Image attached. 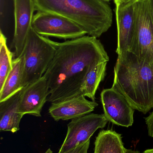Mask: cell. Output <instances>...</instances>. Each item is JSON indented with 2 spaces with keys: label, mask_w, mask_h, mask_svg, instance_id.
Wrapping results in <instances>:
<instances>
[{
  "label": "cell",
  "mask_w": 153,
  "mask_h": 153,
  "mask_svg": "<svg viewBox=\"0 0 153 153\" xmlns=\"http://www.w3.org/2000/svg\"><path fill=\"white\" fill-rule=\"evenodd\" d=\"M112 87L135 110L146 114L153 108V66L129 51L118 55Z\"/></svg>",
  "instance_id": "cell-2"
},
{
  "label": "cell",
  "mask_w": 153,
  "mask_h": 153,
  "mask_svg": "<svg viewBox=\"0 0 153 153\" xmlns=\"http://www.w3.org/2000/svg\"><path fill=\"white\" fill-rule=\"evenodd\" d=\"M116 21L117 27L118 55L129 51L132 44L135 28V4H116Z\"/></svg>",
  "instance_id": "cell-12"
},
{
  "label": "cell",
  "mask_w": 153,
  "mask_h": 153,
  "mask_svg": "<svg viewBox=\"0 0 153 153\" xmlns=\"http://www.w3.org/2000/svg\"><path fill=\"white\" fill-rule=\"evenodd\" d=\"M90 145V140L86 143L78 146L77 147L71 149L69 151L64 152L63 153H87Z\"/></svg>",
  "instance_id": "cell-18"
},
{
  "label": "cell",
  "mask_w": 153,
  "mask_h": 153,
  "mask_svg": "<svg viewBox=\"0 0 153 153\" xmlns=\"http://www.w3.org/2000/svg\"><path fill=\"white\" fill-rule=\"evenodd\" d=\"M104 1H106L108 2H109L110 1H112V0H104Z\"/></svg>",
  "instance_id": "cell-25"
},
{
  "label": "cell",
  "mask_w": 153,
  "mask_h": 153,
  "mask_svg": "<svg viewBox=\"0 0 153 153\" xmlns=\"http://www.w3.org/2000/svg\"><path fill=\"white\" fill-rule=\"evenodd\" d=\"M32 27L43 36L73 39L87 34L85 30L72 21L59 14L37 11L33 16Z\"/></svg>",
  "instance_id": "cell-6"
},
{
  "label": "cell",
  "mask_w": 153,
  "mask_h": 153,
  "mask_svg": "<svg viewBox=\"0 0 153 153\" xmlns=\"http://www.w3.org/2000/svg\"><path fill=\"white\" fill-rule=\"evenodd\" d=\"M14 32L12 45L15 58L22 55L35 11L33 0H13Z\"/></svg>",
  "instance_id": "cell-9"
},
{
  "label": "cell",
  "mask_w": 153,
  "mask_h": 153,
  "mask_svg": "<svg viewBox=\"0 0 153 153\" xmlns=\"http://www.w3.org/2000/svg\"><path fill=\"white\" fill-rule=\"evenodd\" d=\"M122 139L115 131L102 130L96 137L93 153H126Z\"/></svg>",
  "instance_id": "cell-15"
},
{
  "label": "cell",
  "mask_w": 153,
  "mask_h": 153,
  "mask_svg": "<svg viewBox=\"0 0 153 153\" xmlns=\"http://www.w3.org/2000/svg\"><path fill=\"white\" fill-rule=\"evenodd\" d=\"M107 63V62L101 63L89 72L85 76L78 96L83 95L92 101H95L96 92L106 76Z\"/></svg>",
  "instance_id": "cell-16"
},
{
  "label": "cell",
  "mask_w": 153,
  "mask_h": 153,
  "mask_svg": "<svg viewBox=\"0 0 153 153\" xmlns=\"http://www.w3.org/2000/svg\"><path fill=\"white\" fill-rule=\"evenodd\" d=\"M145 122L147 126L148 134L153 138V111L145 118Z\"/></svg>",
  "instance_id": "cell-19"
},
{
  "label": "cell",
  "mask_w": 153,
  "mask_h": 153,
  "mask_svg": "<svg viewBox=\"0 0 153 153\" xmlns=\"http://www.w3.org/2000/svg\"><path fill=\"white\" fill-rule=\"evenodd\" d=\"M150 3V10H151V16L153 25V0H149Z\"/></svg>",
  "instance_id": "cell-21"
},
{
  "label": "cell",
  "mask_w": 153,
  "mask_h": 153,
  "mask_svg": "<svg viewBox=\"0 0 153 153\" xmlns=\"http://www.w3.org/2000/svg\"><path fill=\"white\" fill-rule=\"evenodd\" d=\"M0 90L2 88L7 76L13 68L12 53L7 45V38L2 31H0Z\"/></svg>",
  "instance_id": "cell-17"
},
{
  "label": "cell",
  "mask_w": 153,
  "mask_h": 153,
  "mask_svg": "<svg viewBox=\"0 0 153 153\" xmlns=\"http://www.w3.org/2000/svg\"><path fill=\"white\" fill-rule=\"evenodd\" d=\"M24 66V56L22 55L13 59L12 70L0 90V102L7 100L23 89Z\"/></svg>",
  "instance_id": "cell-14"
},
{
  "label": "cell",
  "mask_w": 153,
  "mask_h": 153,
  "mask_svg": "<svg viewBox=\"0 0 153 153\" xmlns=\"http://www.w3.org/2000/svg\"><path fill=\"white\" fill-rule=\"evenodd\" d=\"M140 0H114L115 4H134Z\"/></svg>",
  "instance_id": "cell-20"
},
{
  "label": "cell",
  "mask_w": 153,
  "mask_h": 153,
  "mask_svg": "<svg viewBox=\"0 0 153 153\" xmlns=\"http://www.w3.org/2000/svg\"><path fill=\"white\" fill-rule=\"evenodd\" d=\"M129 51L153 66V25L149 0L135 3V28Z\"/></svg>",
  "instance_id": "cell-5"
},
{
  "label": "cell",
  "mask_w": 153,
  "mask_h": 153,
  "mask_svg": "<svg viewBox=\"0 0 153 153\" xmlns=\"http://www.w3.org/2000/svg\"><path fill=\"white\" fill-rule=\"evenodd\" d=\"M49 95L47 82L43 76L36 82L24 86L21 90L19 112L23 115L41 117L42 108Z\"/></svg>",
  "instance_id": "cell-10"
},
{
  "label": "cell",
  "mask_w": 153,
  "mask_h": 153,
  "mask_svg": "<svg viewBox=\"0 0 153 153\" xmlns=\"http://www.w3.org/2000/svg\"><path fill=\"white\" fill-rule=\"evenodd\" d=\"M99 105L95 101H90L79 95L62 101L52 102L49 112L55 121L68 120L90 114Z\"/></svg>",
  "instance_id": "cell-11"
},
{
  "label": "cell",
  "mask_w": 153,
  "mask_h": 153,
  "mask_svg": "<svg viewBox=\"0 0 153 153\" xmlns=\"http://www.w3.org/2000/svg\"><path fill=\"white\" fill-rule=\"evenodd\" d=\"M109 57L95 37L84 36L58 43L55 54L44 74L49 88L48 101H62L78 96L85 76Z\"/></svg>",
  "instance_id": "cell-1"
},
{
  "label": "cell",
  "mask_w": 153,
  "mask_h": 153,
  "mask_svg": "<svg viewBox=\"0 0 153 153\" xmlns=\"http://www.w3.org/2000/svg\"><path fill=\"white\" fill-rule=\"evenodd\" d=\"M21 91L7 100L0 102V130L15 133L19 129V124L24 115L19 112Z\"/></svg>",
  "instance_id": "cell-13"
},
{
  "label": "cell",
  "mask_w": 153,
  "mask_h": 153,
  "mask_svg": "<svg viewBox=\"0 0 153 153\" xmlns=\"http://www.w3.org/2000/svg\"><path fill=\"white\" fill-rule=\"evenodd\" d=\"M108 121L104 114L90 113L72 120L67 125V131L59 152L69 151L90 140L99 128L106 126Z\"/></svg>",
  "instance_id": "cell-7"
},
{
  "label": "cell",
  "mask_w": 153,
  "mask_h": 153,
  "mask_svg": "<svg viewBox=\"0 0 153 153\" xmlns=\"http://www.w3.org/2000/svg\"><path fill=\"white\" fill-rule=\"evenodd\" d=\"M58 43L40 36L31 27L22 54L24 62V87L44 76L54 56Z\"/></svg>",
  "instance_id": "cell-4"
},
{
  "label": "cell",
  "mask_w": 153,
  "mask_h": 153,
  "mask_svg": "<svg viewBox=\"0 0 153 153\" xmlns=\"http://www.w3.org/2000/svg\"><path fill=\"white\" fill-rule=\"evenodd\" d=\"M101 101L108 121L125 127L132 126L135 110L121 93L112 87L104 89L101 93Z\"/></svg>",
  "instance_id": "cell-8"
},
{
  "label": "cell",
  "mask_w": 153,
  "mask_h": 153,
  "mask_svg": "<svg viewBox=\"0 0 153 153\" xmlns=\"http://www.w3.org/2000/svg\"><path fill=\"white\" fill-rule=\"evenodd\" d=\"M126 153H141L138 151H135V150H128L127 149Z\"/></svg>",
  "instance_id": "cell-22"
},
{
  "label": "cell",
  "mask_w": 153,
  "mask_h": 153,
  "mask_svg": "<svg viewBox=\"0 0 153 153\" xmlns=\"http://www.w3.org/2000/svg\"><path fill=\"white\" fill-rule=\"evenodd\" d=\"M33 1L35 11L63 16L78 24L91 36L100 37L112 25V10L104 0Z\"/></svg>",
  "instance_id": "cell-3"
},
{
  "label": "cell",
  "mask_w": 153,
  "mask_h": 153,
  "mask_svg": "<svg viewBox=\"0 0 153 153\" xmlns=\"http://www.w3.org/2000/svg\"><path fill=\"white\" fill-rule=\"evenodd\" d=\"M45 153H53V152L51 149H49Z\"/></svg>",
  "instance_id": "cell-24"
},
{
  "label": "cell",
  "mask_w": 153,
  "mask_h": 153,
  "mask_svg": "<svg viewBox=\"0 0 153 153\" xmlns=\"http://www.w3.org/2000/svg\"><path fill=\"white\" fill-rule=\"evenodd\" d=\"M143 153H153V148L146 150Z\"/></svg>",
  "instance_id": "cell-23"
}]
</instances>
